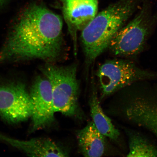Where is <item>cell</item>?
Segmentation results:
<instances>
[{
  "label": "cell",
  "mask_w": 157,
  "mask_h": 157,
  "mask_svg": "<svg viewBox=\"0 0 157 157\" xmlns=\"http://www.w3.org/2000/svg\"><path fill=\"white\" fill-rule=\"evenodd\" d=\"M63 22L46 7L33 4L21 12L0 49V64L40 59L52 62L63 48Z\"/></svg>",
  "instance_id": "obj_1"
},
{
  "label": "cell",
  "mask_w": 157,
  "mask_h": 157,
  "mask_svg": "<svg viewBox=\"0 0 157 157\" xmlns=\"http://www.w3.org/2000/svg\"><path fill=\"white\" fill-rule=\"evenodd\" d=\"M142 0H119L108 6L82 31L86 61L91 64L109 47L114 36L127 22Z\"/></svg>",
  "instance_id": "obj_2"
},
{
  "label": "cell",
  "mask_w": 157,
  "mask_h": 157,
  "mask_svg": "<svg viewBox=\"0 0 157 157\" xmlns=\"http://www.w3.org/2000/svg\"><path fill=\"white\" fill-rule=\"evenodd\" d=\"M119 111L126 122L143 128L157 139V83H135L121 91Z\"/></svg>",
  "instance_id": "obj_3"
},
{
  "label": "cell",
  "mask_w": 157,
  "mask_h": 157,
  "mask_svg": "<svg viewBox=\"0 0 157 157\" xmlns=\"http://www.w3.org/2000/svg\"><path fill=\"white\" fill-rule=\"evenodd\" d=\"M52 86L54 109L66 116L75 117L79 112V84L75 65L60 66L48 64L42 69Z\"/></svg>",
  "instance_id": "obj_4"
},
{
  "label": "cell",
  "mask_w": 157,
  "mask_h": 157,
  "mask_svg": "<svg viewBox=\"0 0 157 157\" xmlns=\"http://www.w3.org/2000/svg\"><path fill=\"white\" fill-rule=\"evenodd\" d=\"M147 0H142L137 14L119 29L109 48L116 56L128 57L140 53L144 49L155 23Z\"/></svg>",
  "instance_id": "obj_5"
},
{
  "label": "cell",
  "mask_w": 157,
  "mask_h": 157,
  "mask_svg": "<svg viewBox=\"0 0 157 157\" xmlns=\"http://www.w3.org/2000/svg\"><path fill=\"white\" fill-rule=\"evenodd\" d=\"M97 75L103 98L132 84L154 80L157 77L156 74L139 67L127 59L108 61L100 67Z\"/></svg>",
  "instance_id": "obj_6"
},
{
  "label": "cell",
  "mask_w": 157,
  "mask_h": 157,
  "mask_svg": "<svg viewBox=\"0 0 157 157\" xmlns=\"http://www.w3.org/2000/svg\"><path fill=\"white\" fill-rule=\"evenodd\" d=\"M32 105L25 84L16 80L0 81V118L16 124L31 117Z\"/></svg>",
  "instance_id": "obj_7"
},
{
  "label": "cell",
  "mask_w": 157,
  "mask_h": 157,
  "mask_svg": "<svg viewBox=\"0 0 157 157\" xmlns=\"http://www.w3.org/2000/svg\"><path fill=\"white\" fill-rule=\"evenodd\" d=\"M32 105V132L52 124L55 120L52 86L45 76H38L29 91Z\"/></svg>",
  "instance_id": "obj_8"
},
{
  "label": "cell",
  "mask_w": 157,
  "mask_h": 157,
  "mask_svg": "<svg viewBox=\"0 0 157 157\" xmlns=\"http://www.w3.org/2000/svg\"><path fill=\"white\" fill-rule=\"evenodd\" d=\"M59 1L64 20L76 44L78 31L85 28L98 13V0Z\"/></svg>",
  "instance_id": "obj_9"
},
{
  "label": "cell",
  "mask_w": 157,
  "mask_h": 157,
  "mask_svg": "<svg viewBox=\"0 0 157 157\" xmlns=\"http://www.w3.org/2000/svg\"><path fill=\"white\" fill-rule=\"evenodd\" d=\"M0 140L25 152L29 156L67 157L63 149L50 139L35 138L23 140L11 138L0 134Z\"/></svg>",
  "instance_id": "obj_10"
},
{
  "label": "cell",
  "mask_w": 157,
  "mask_h": 157,
  "mask_svg": "<svg viewBox=\"0 0 157 157\" xmlns=\"http://www.w3.org/2000/svg\"><path fill=\"white\" fill-rule=\"evenodd\" d=\"M106 137L101 134L93 122H91L77 133L78 146L85 157H101L106 148Z\"/></svg>",
  "instance_id": "obj_11"
},
{
  "label": "cell",
  "mask_w": 157,
  "mask_h": 157,
  "mask_svg": "<svg viewBox=\"0 0 157 157\" xmlns=\"http://www.w3.org/2000/svg\"><path fill=\"white\" fill-rule=\"evenodd\" d=\"M90 106L93 122L98 130L106 137L117 141L120 136V133L110 119L104 113L100 105L97 91L94 88L90 98Z\"/></svg>",
  "instance_id": "obj_12"
},
{
  "label": "cell",
  "mask_w": 157,
  "mask_h": 157,
  "mask_svg": "<svg viewBox=\"0 0 157 157\" xmlns=\"http://www.w3.org/2000/svg\"><path fill=\"white\" fill-rule=\"evenodd\" d=\"M128 152L127 157H157V146L140 132L127 130Z\"/></svg>",
  "instance_id": "obj_13"
},
{
  "label": "cell",
  "mask_w": 157,
  "mask_h": 157,
  "mask_svg": "<svg viewBox=\"0 0 157 157\" xmlns=\"http://www.w3.org/2000/svg\"><path fill=\"white\" fill-rule=\"evenodd\" d=\"M8 1V0H0V7L5 5Z\"/></svg>",
  "instance_id": "obj_14"
}]
</instances>
